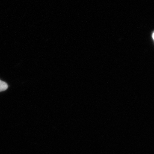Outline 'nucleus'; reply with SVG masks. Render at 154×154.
<instances>
[{
    "instance_id": "nucleus-1",
    "label": "nucleus",
    "mask_w": 154,
    "mask_h": 154,
    "mask_svg": "<svg viewBox=\"0 0 154 154\" xmlns=\"http://www.w3.org/2000/svg\"><path fill=\"white\" fill-rule=\"evenodd\" d=\"M8 88V84L0 80V92H2L7 90Z\"/></svg>"
}]
</instances>
